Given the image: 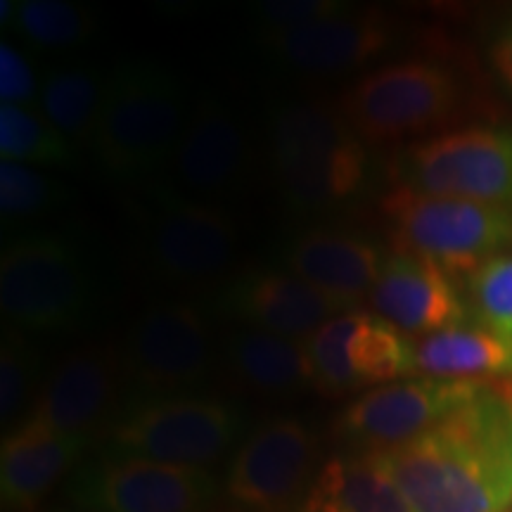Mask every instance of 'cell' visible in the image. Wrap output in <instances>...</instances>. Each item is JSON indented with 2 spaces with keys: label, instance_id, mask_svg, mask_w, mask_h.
Wrapping results in <instances>:
<instances>
[{
  "label": "cell",
  "instance_id": "obj_1",
  "mask_svg": "<svg viewBox=\"0 0 512 512\" xmlns=\"http://www.w3.org/2000/svg\"><path fill=\"white\" fill-rule=\"evenodd\" d=\"M375 456L415 512H508L512 382L486 380L420 437Z\"/></svg>",
  "mask_w": 512,
  "mask_h": 512
},
{
  "label": "cell",
  "instance_id": "obj_2",
  "mask_svg": "<svg viewBox=\"0 0 512 512\" xmlns=\"http://www.w3.org/2000/svg\"><path fill=\"white\" fill-rule=\"evenodd\" d=\"M268 152L287 207L304 214L354 202L368 183L366 140L339 107L287 102L268 119Z\"/></svg>",
  "mask_w": 512,
  "mask_h": 512
},
{
  "label": "cell",
  "instance_id": "obj_3",
  "mask_svg": "<svg viewBox=\"0 0 512 512\" xmlns=\"http://www.w3.org/2000/svg\"><path fill=\"white\" fill-rule=\"evenodd\" d=\"M188 112L176 76L150 60H126L107 74L93 152L124 181L166 174Z\"/></svg>",
  "mask_w": 512,
  "mask_h": 512
},
{
  "label": "cell",
  "instance_id": "obj_4",
  "mask_svg": "<svg viewBox=\"0 0 512 512\" xmlns=\"http://www.w3.org/2000/svg\"><path fill=\"white\" fill-rule=\"evenodd\" d=\"M380 207L394 252L432 261L456 283H467L489 261L512 252V211L399 185Z\"/></svg>",
  "mask_w": 512,
  "mask_h": 512
},
{
  "label": "cell",
  "instance_id": "obj_5",
  "mask_svg": "<svg viewBox=\"0 0 512 512\" xmlns=\"http://www.w3.org/2000/svg\"><path fill=\"white\" fill-rule=\"evenodd\" d=\"M337 107L366 143H394L456 121L465 110V86L446 64L408 60L368 72Z\"/></svg>",
  "mask_w": 512,
  "mask_h": 512
},
{
  "label": "cell",
  "instance_id": "obj_6",
  "mask_svg": "<svg viewBox=\"0 0 512 512\" xmlns=\"http://www.w3.org/2000/svg\"><path fill=\"white\" fill-rule=\"evenodd\" d=\"M93 278L81 249L57 235H24L0 256V309L19 330L79 328L93 311Z\"/></svg>",
  "mask_w": 512,
  "mask_h": 512
},
{
  "label": "cell",
  "instance_id": "obj_7",
  "mask_svg": "<svg viewBox=\"0 0 512 512\" xmlns=\"http://www.w3.org/2000/svg\"><path fill=\"white\" fill-rule=\"evenodd\" d=\"M242 418L228 403L204 396H150L126 408L110 427L107 456L204 467L240 434Z\"/></svg>",
  "mask_w": 512,
  "mask_h": 512
},
{
  "label": "cell",
  "instance_id": "obj_8",
  "mask_svg": "<svg viewBox=\"0 0 512 512\" xmlns=\"http://www.w3.org/2000/svg\"><path fill=\"white\" fill-rule=\"evenodd\" d=\"M394 185L512 211V126H467L403 147Z\"/></svg>",
  "mask_w": 512,
  "mask_h": 512
},
{
  "label": "cell",
  "instance_id": "obj_9",
  "mask_svg": "<svg viewBox=\"0 0 512 512\" xmlns=\"http://www.w3.org/2000/svg\"><path fill=\"white\" fill-rule=\"evenodd\" d=\"M67 496L86 512H207L216 477L204 467L105 456L74 472Z\"/></svg>",
  "mask_w": 512,
  "mask_h": 512
},
{
  "label": "cell",
  "instance_id": "obj_10",
  "mask_svg": "<svg viewBox=\"0 0 512 512\" xmlns=\"http://www.w3.org/2000/svg\"><path fill=\"white\" fill-rule=\"evenodd\" d=\"M316 389L339 396L415 375V339L361 309L328 320L306 339Z\"/></svg>",
  "mask_w": 512,
  "mask_h": 512
},
{
  "label": "cell",
  "instance_id": "obj_11",
  "mask_svg": "<svg viewBox=\"0 0 512 512\" xmlns=\"http://www.w3.org/2000/svg\"><path fill=\"white\" fill-rule=\"evenodd\" d=\"M320 446L297 418H271L242 441L228 467L226 491L240 508L283 512L316 484Z\"/></svg>",
  "mask_w": 512,
  "mask_h": 512
},
{
  "label": "cell",
  "instance_id": "obj_12",
  "mask_svg": "<svg viewBox=\"0 0 512 512\" xmlns=\"http://www.w3.org/2000/svg\"><path fill=\"white\" fill-rule=\"evenodd\" d=\"M238 228L216 204L164 192L143 238L147 271L169 285L211 283L226 271Z\"/></svg>",
  "mask_w": 512,
  "mask_h": 512
},
{
  "label": "cell",
  "instance_id": "obj_13",
  "mask_svg": "<svg viewBox=\"0 0 512 512\" xmlns=\"http://www.w3.org/2000/svg\"><path fill=\"white\" fill-rule=\"evenodd\" d=\"M486 380L408 377L368 389L337 420V434L356 453H382L406 444L437 425L453 408L472 399Z\"/></svg>",
  "mask_w": 512,
  "mask_h": 512
},
{
  "label": "cell",
  "instance_id": "obj_14",
  "mask_svg": "<svg viewBox=\"0 0 512 512\" xmlns=\"http://www.w3.org/2000/svg\"><path fill=\"white\" fill-rule=\"evenodd\" d=\"M124 373L152 396H181L211 368V339L200 311L188 304L145 309L121 347Z\"/></svg>",
  "mask_w": 512,
  "mask_h": 512
},
{
  "label": "cell",
  "instance_id": "obj_15",
  "mask_svg": "<svg viewBox=\"0 0 512 512\" xmlns=\"http://www.w3.org/2000/svg\"><path fill=\"white\" fill-rule=\"evenodd\" d=\"M392 38L394 24L387 12L347 5L306 27L264 31L261 48L294 72L337 76L366 67L389 48Z\"/></svg>",
  "mask_w": 512,
  "mask_h": 512
},
{
  "label": "cell",
  "instance_id": "obj_16",
  "mask_svg": "<svg viewBox=\"0 0 512 512\" xmlns=\"http://www.w3.org/2000/svg\"><path fill=\"white\" fill-rule=\"evenodd\" d=\"M121 375L124 361L114 347L86 344L69 351L41 382L27 420L91 437L117 403Z\"/></svg>",
  "mask_w": 512,
  "mask_h": 512
},
{
  "label": "cell",
  "instance_id": "obj_17",
  "mask_svg": "<svg viewBox=\"0 0 512 512\" xmlns=\"http://www.w3.org/2000/svg\"><path fill=\"white\" fill-rule=\"evenodd\" d=\"M368 299L377 316L413 339L472 318L456 280L448 278L437 264L413 254L384 256Z\"/></svg>",
  "mask_w": 512,
  "mask_h": 512
},
{
  "label": "cell",
  "instance_id": "obj_18",
  "mask_svg": "<svg viewBox=\"0 0 512 512\" xmlns=\"http://www.w3.org/2000/svg\"><path fill=\"white\" fill-rule=\"evenodd\" d=\"M247 140L238 121L211 95H200L190 107L183 136L166 176L174 188L200 197H216L242 181Z\"/></svg>",
  "mask_w": 512,
  "mask_h": 512
},
{
  "label": "cell",
  "instance_id": "obj_19",
  "mask_svg": "<svg viewBox=\"0 0 512 512\" xmlns=\"http://www.w3.org/2000/svg\"><path fill=\"white\" fill-rule=\"evenodd\" d=\"M226 306L249 328L306 342L332 318L356 311L290 271H249L226 292Z\"/></svg>",
  "mask_w": 512,
  "mask_h": 512
},
{
  "label": "cell",
  "instance_id": "obj_20",
  "mask_svg": "<svg viewBox=\"0 0 512 512\" xmlns=\"http://www.w3.org/2000/svg\"><path fill=\"white\" fill-rule=\"evenodd\" d=\"M91 437L64 434L24 418L0 448V496L5 508L31 512L79 463Z\"/></svg>",
  "mask_w": 512,
  "mask_h": 512
},
{
  "label": "cell",
  "instance_id": "obj_21",
  "mask_svg": "<svg viewBox=\"0 0 512 512\" xmlns=\"http://www.w3.org/2000/svg\"><path fill=\"white\" fill-rule=\"evenodd\" d=\"M283 259L290 273L358 309V302L373 290L384 256L358 235L306 230L287 245Z\"/></svg>",
  "mask_w": 512,
  "mask_h": 512
},
{
  "label": "cell",
  "instance_id": "obj_22",
  "mask_svg": "<svg viewBox=\"0 0 512 512\" xmlns=\"http://www.w3.org/2000/svg\"><path fill=\"white\" fill-rule=\"evenodd\" d=\"M415 375L512 382V344L470 318L415 339Z\"/></svg>",
  "mask_w": 512,
  "mask_h": 512
},
{
  "label": "cell",
  "instance_id": "obj_23",
  "mask_svg": "<svg viewBox=\"0 0 512 512\" xmlns=\"http://www.w3.org/2000/svg\"><path fill=\"white\" fill-rule=\"evenodd\" d=\"M226 368L240 387L256 394L285 396L304 387H316L304 342L256 328L228 337Z\"/></svg>",
  "mask_w": 512,
  "mask_h": 512
},
{
  "label": "cell",
  "instance_id": "obj_24",
  "mask_svg": "<svg viewBox=\"0 0 512 512\" xmlns=\"http://www.w3.org/2000/svg\"><path fill=\"white\" fill-rule=\"evenodd\" d=\"M306 498L330 512H415L375 453L332 458Z\"/></svg>",
  "mask_w": 512,
  "mask_h": 512
},
{
  "label": "cell",
  "instance_id": "obj_25",
  "mask_svg": "<svg viewBox=\"0 0 512 512\" xmlns=\"http://www.w3.org/2000/svg\"><path fill=\"white\" fill-rule=\"evenodd\" d=\"M105 88L107 74H98L86 64H62L43 79L38 105L76 150H93Z\"/></svg>",
  "mask_w": 512,
  "mask_h": 512
},
{
  "label": "cell",
  "instance_id": "obj_26",
  "mask_svg": "<svg viewBox=\"0 0 512 512\" xmlns=\"http://www.w3.org/2000/svg\"><path fill=\"white\" fill-rule=\"evenodd\" d=\"M0 159L24 166H72L76 147L36 107L0 105Z\"/></svg>",
  "mask_w": 512,
  "mask_h": 512
},
{
  "label": "cell",
  "instance_id": "obj_27",
  "mask_svg": "<svg viewBox=\"0 0 512 512\" xmlns=\"http://www.w3.org/2000/svg\"><path fill=\"white\" fill-rule=\"evenodd\" d=\"M10 27L31 48L67 53L93 36L95 15L69 0H19Z\"/></svg>",
  "mask_w": 512,
  "mask_h": 512
},
{
  "label": "cell",
  "instance_id": "obj_28",
  "mask_svg": "<svg viewBox=\"0 0 512 512\" xmlns=\"http://www.w3.org/2000/svg\"><path fill=\"white\" fill-rule=\"evenodd\" d=\"M41 358L15 325H5L0 342V418L8 427L31 408L41 389Z\"/></svg>",
  "mask_w": 512,
  "mask_h": 512
},
{
  "label": "cell",
  "instance_id": "obj_29",
  "mask_svg": "<svg viewBox=\"0 0 512 512\" xmlns=\"http://www.w3.org/2000/svg\"><path fill=\"white\" fill-rule=\"evenodd\" d=\"M64 200V185L34 166L0 162V216L3 223L48 214Z\"/></svg>",
  "mask_w": 512,
  "mask_h": 512
},
{
  "label": "cell",
  "instance_id": "obj_30",
  "mask_svg": "<svg viewBox=\"0 0 512 512\" xmlns=\"http://www.w3.org/2000/svg\"><path fill=\"white\" fill-rule=\"evenodd\" d=\"M467 309L477 323L512 344V252L489 261L467 280Z\"/></svg>",
  "mask_w": 512,
  "mask_h": 512
},
{
  "label": "cell",
  "instance_id": "obj_31",
  "mask_svg": "<svg viewBox=\"0 0 512 512\" xmlns=\"http://www.w3.org/2000/svg\"><path fill=\"white\" fill-rule=\"evenodd\" d=\"M347 5L342 0H271L256 5V17L264 24V31H285L320 22Z\"/></svg>",
  "mask_w": 512,
  "mask_h": 512
},
{
  "label": "cell",
  "instance_id": "obj_32",
  "mask_svg": "<svg viewBox=\"0 0 512 512\" xmlns=\"http://www.w3.org/2000/svg\"><path fill=\"white\" fill-rule=\"evenodd\" d=\"M41 95L34 67L22 50L10 46L8 41L0 43V102L3 105L34 107Z\"/></svg>",
  "mask_w": 512,
  "mask_h": 512
},
{
  "label": "cell",
  "instance_id": "obj_33",
  "mask_svg": "<svg viewBox=\"0 0 512 512\" xmlns=\"http://www.w3.org/2000/svg\"><path fill=\"white\" fill-rule=\"evenodd\" d=\"M489 60L498 79L503 81V86L512 93V22L498 31L494 41L489 46Z\"/></svg>",
  "mask_w": 512,
  "mask_h": 512
},
{
  "label": "cell",
  "instance_id": "obj_34",
  "mask_svg": "<svg viewBox=\"0 0 512 512\" xmlns=\"http://www.w3.org/2000/svg\"><path fill=\"white\" fill-rule=\"evenodd\" d=\"M297 512H330V510L323 508V505H318L316 501H311V498H306L304 505Z\"/></svg>",
  "mask_w": 512,
  "mask_h": 512
},
{
  "label": "cell",
  "instance_id": "obj_35",
  "mask_svg": "<svg viewBox=\"0 0 512 512\" xmlns=\"http://www.w3.org/2000/svg\"><path fill=\"white\" fill-rule=\"evenodd\" d=\"M53 512H86V510H79V508H57Z\"/></svg>",
  "mask_w": 512,
  "mask_h": 512
}]
</instances>
